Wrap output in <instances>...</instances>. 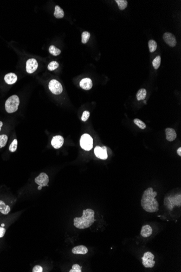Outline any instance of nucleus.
Here are the masks:
<instances>
[{"mask_svg":"<svg viewBox=\"0 0 181 272\" xmlns=\"http://www.w3.org/2000/svg\"><path fill=\"white\" fill-rule=\"evenodd\" d=\"M157 195V192L154 191L152 188H149L145 190L141 200V205L143 209L150 213L158 211L159 210V204L155 199Z\"/></svg>","mask_w":181,"mask_h":272,"instance_id":"nucleus-1","label":"nucleus"},{"mask_svg":"<svg viewBox=\"0 0 181 272\" xmlns=\"http://www.w3.org/2000/svg\"><path fill=\"white\" fill-rule=\"evenodd\" d=\"M95 212L92 209L84 210L81 217L74 218V225L79 229H84L90 227L95 221Z\"/></svg>","mask_w":181,"mask_h":272,"instance_id":"nucleus-2","label":"nucleus"},{"mask_svg":"<svg viewBox=\"0 0 181 272\" xmlns=\"http://www.w3.org/2000/svg\"><path fill=\"white\" fill-rule=\"evenodd\" d=\"M20 100L17 95H13L9 97L5 103V108L8 113H13L18 109Z\"/></svg>","mask_w":181,"mask_h":272,"instance_id":"nucleus-3","label":"nucleus"},{"mask_svg":"<svg viewBox=\"0 0 181 272\" xmlns=\"http://www.w3.org/2000/svg\"><path fill=\"white\" fill-rule=\"evenodd\" d=\"M164 205L166 206L168 209L171 210L174 206H181V194H176L174 196H170L164 199Z\"/></svg>","mask_w":181,"mask_h":272,"instance_id":"nucleus-4","label":"nucleus"},{"mask_svg":"<svg viewBox=\"0 0 181 272\" xmlns=\"http://www.w3.org/2000/svg\"><path fill=\"white\" fill-rule=\"evenodd\" d=\"M80 145L83 149L89 151L93 148V139L88 134H83L80 138Z\"/></svg>","mask_w":181,"mask_h":272,"instance_id":"nucleus-5","label":"nucleus"},{"mask_svg":"<svg viewBox=\"0 0 181 272\" xmlns=\"http://www.w3.org/2000/svg\"><path fill=\"white\" fill-rule=\"evenodd\" d=\"M155 256L151 252L147 251L142 257V263L145 268H152L155 265Z\"/></svg>","mask_w":181,"mask_h":272,"instance_id":"nucleus-6","label":"nucleus"},{"mask_svg":"<svg viewBox=\"0 0 181 272\" xmlns=\"http://www.w3.org/2000/svg\"><path fill=\"white\" fill-rule=\"evenodd\" d=\"M49 87L50 91L54 95H60L63 91L62 85L56 79H52L49 82Z\"/></svg>","mask_w":181,"mask_h":272,"instance_id":"nucleus-7","label":"nucleus"},{"mask_svg":"<svg viewBox=\"0 0 181 272\" xmlns=\"http://www.w3.org/2000/svg\"><path fill=\"white\" fill-rule=\"evenodd\" d=\"M94 153L98 158H99L102 160H106L108 157L107 148L105 146H103L101 147L97 146L94 148Z\"/></svg>","mask_w":181,"mask_h":272,"instance_id":"nucleus-8","label":"nucleus"},{"mask_svg":"<svg viewBox=\"0 0 181 272\" xmlns=\"http://www.w3.org/2000/svg\"><path fill=\"white\" fill-rule=\"evenodd\" d=\"M35 182L41 187H45L48 185L49 177L45 173H41L35 179Z\"/></svg>","mask_w":181,"mask_h":272,"instance_id":"nucleus-9","label":"nucleus"},{"mask_svg":"<svg viewBox=\"0 0 181 272\" xmlns=\"http://www.w3.org/2000/svg\"><path fill=\"white\" fill-rule=\"evenodd\" d=\"M38 63L36 59L31 58L26 62V71L28 73H33L38 69Z\"/></svg>","mask_w":181,"mask_h":272,"instance_id":"nucleus-10","label":"nucleus"},{"mask_svg":"<svg viewBox=\"0 0 181 272\" xmlns=\"http://www.w3.org/2000/svg\"><path fill=\"white\" fill-rule=\"evenodd\" d=\"M163 40L168 45L171 47H175L177 44V41L175 35L169 32H166L163 34Z\"/></svg>","mask_w":181,"mask_h":272,"instance_id":"nucleus-11","label":"nucleus"},{"mask_svg":"<svg viewBox=\"0 0 181 272\" xmlns=\"http://www.w3.org/2000/svg\"><path fill=\"white\" fill-rule=\"evenodd\" d=\"M64 142V139L63 136L60 135H57L52 138L51 141V144L52 146L55 149H59L61 148L63 145Z\"/></svg>","mask_w":181,"mask_h":272,"instance_id":"nucleus-12","label":"nucleus"},{"mask_svg":"<svg viewBox=\"0 0 181 272\" xmlns=\"http://www.w3.org/2000/svg\"><path fill=\"white\" fill-rule=\"evenodd\" d=\"M93 84L92 81L89 78H85L82 79L80 82V86L84 90H89L91 88H92Z\"/></svg>","mask_w":181,"mask_h":272,"instance_id":"nucleus-13","label":"nucleus"},{"mask_svg":"<svg viewBox=\"0 0 181 272\" xmlns=\"http://www.w3.org/2000/svg\"><path fill=\"white\" fill-rule=\"evenodd\" d=\"M165 132L166 135V139L168 141L171 142L176 139L177 134L174 129L171 128H168L166 129Z\"/></svg>","mask_w":181,"mask_h":272,"instance_id":"nucleus-14","label":"nucleus"},{"mask_svg":"<svg viewBox=\"0 0 181 272\" xmlns=\"http://www.w3.org/2000/svg\"><path fill=\"white\" fill-rule=\"evenodd\" d=\"M18 80V77L14 73H9L4 76V81L8 84H13Z\"/></svg>","mask_w":181,"mask_h":272,"instance_id":"nucleus-15","label":"nucleus"},{"mask_svg":"<svg viewBox=\"0 0 181 272\" xmlns=\"http://www.w3.org/2000/svg\"><path fill=\"white\" fill-rule=\"evenodd\" d=\"M72 251L74 254H86L88 253V249L85 245H80L73 248Z\"/></svg>","mask_w":181,"mask_h":272,"instance_id":"nucleus-16","label":"nucleus"},{"mask_svg":"<svg viewBox=\"0 0 181 272\" xmlns=\"http://www.w3.org/2000/svg\"><path fill=\"white\" fill-rule=\"evenodd\" d=\"M152 234V229L149 225H145L143 226L141 231V235L143 237H148L151 236Z\"/></svg>","mask_w":181,"mask_h":272,"instance_id":"nucleus-17","label":"nucleus"},{"mask_svg":"<svg viewBox=\"0 0 181 272\" xmlns=\"http://www.w3.org/2000/svg\"><path fill=\"white\" fill-rule=\"evenodd\" d=\"M10 211V208L9 205H7L5 203L0 200V212L3 215H7Z\"/></svg>","mask_w":181,"mask_h":272,"instance_id":"nucleus-18","label":"nucleus"},{"mask_svg":"<svg viewBox=\"0 0 181 272\" xmlns=\"http://www.w3.org/2000/svg\"><path fill=\"white\" fill-rule=\"evenodd\" d=\"M54 15L56 18H63L64 16V12L62 8H61L59 6H56L55 7L54 13Z\"/></svg>","mask_w":181,"mask_h":272,"instance_id":"nucleus-19","label":"nucleus"},{"mask_svg":"<svg viewBox=\"0 0 181 272\" xmlns=\"http://www.w3.org/2000/svg\"><path fill=\"white\" fill-rule=\"evenodd\" d=\"M146 90L145 89H141L139 90L138 91L137 93V99L138 101H141V100H145V97L146 96Z\"/></svg>","mask_w":181,"mask_h":272,"instance_id":"nucleus-20","label":"nucleus"},{"mask_svg":"<svg viewBox=\"0 0 181 272\" xmlns=\"http://www.w3.org/2000/svg\"><path fill=\"white\" fill-rule=\"evenodd\" d=\"M116 3L118 4L119 8L121 10L125 9L127 6V0H116Z\"/></svg>","mask_w":181,"mask_h":272,"instance_id":"nucleus-21","label":"nucleus"},{"mask_svg":"<svg viewBox=\"0 0 181 272\" xmlns=\"http://www.w3.org/2000/svg\"><path fill=\"white\" fill-rule=\"evenodd\" d=\"M49 52L51 55L54 56H57L61 53L60 50L57 49L54 45H51L49 47Z\"/></svg>","mask_w":181,"mask_h":272,"instance_id":"nucleus-22","label":"nucleus"},{"mask_svg":"<svg viewBox=\"0 0 181 272\" xmlns=\"http://www.w3.org/2000/svg\"><path fill=\"white\" fill-rule=\"evenodd\" d=\"M148 45H149V50H150V52L151 53H152V52H154L156 50V49L157 48V44L156 42L154 40H149V43H148Z\"/></svg>","mask_w":181,"mask_h":272,"instance_id":"nucleus-23","label":"nucleus"},{"mask_svg":"<svg viewBox=\"0 0 181 272\" xmlns=\"http://www.w3.org/2000/svg\"><path fill=\"white\" fill-rule=\"evenodd\" d=\"M90 36V34L87 31L82 32V44H86L88 41Z\"/></svg>","mask_w":181,"mask_h":272,"instance_id":"nucleus-24","label":"nucleus"},{"mask_svg":"<svg viewBox=\"0 0 181 272\" xmlns=\"http://www.w3.org/2000/svg\"><path fill=\"white\" fill-rule=\"evenodd\" d=\"M160 62H161V58L160 55H157L156 57L152 61V65L154 67L155 69L157 70L159 67H160Z\"/></svg>","mask_w":181,"mask_h":272,"instance_id":"nucleus-25","label":"nucleus"},{"mask_svg":"<svg viewBox=\"0 0 181 272\" xmlns=\"http://www.w3.org/2000/svg\"><path fill=\"white\" fill-rule=\"evenodd\" d=\"M8 141V136L6 135H0V148H2L6 145Z\"/></svg>","mask_w":181,"mask_h":272,"instance_id":"nucleus-26","label":"nucleus"},{"mask_svg":"<svg viewBox=\"0 0 181 272\" xmlns=\"http://www.w3.org/2000/svg\"><path fill=\"white\" fill-rule=\"evenodd\" d=\"M59 63H57V61H52L49 64V65L47 67V68H48L49 70L51 71H52L56 70L57 67H59Z\"/></svg>","mask_w":181,"mask_h":272,"instance_id":"nucleus-27","label":"nucleus"},{"mask_svg":"<svg viewBox=\"0 0 181 272\" xmlns=\"http://www.w3.org/2000/svg\"><path fill=\"white\" fill-rule=\"evenodd\" d=\"M133 122L138 127H139V128H141L142 129H144L146 128V124H145V123L138 118H135Z\"/></svg>","mask_w":181,"mask_h":272,"instance_id":"nucleus-28","label":"nucleus"},{"mask_svg":"<svg viewBox=\"0 0 181 272\" xmlns=\"http://www.w3.org/2000/svg\"><path fill=\"white\" fill-rule=\"evenodd\" d=\"M18 147V140L16 139H14L10 145L9 146V150L11 152H14L16 151Z\"/></svg>","mask_w":181,"mask_h":272,"instance_id":"nucleus-29","label":"nucleus"},{"mask_svg":"<svg viewBox=\"0 0 181 272\" xmlns=\"http://www.w3.org/2000/svg\"><path fill=\"white\" fill-rule=\"evenodd\" d=\"M70 272H82V267L78 264H74L72 266V268L70 270Z\"/></svg>","mask_w":181,"mask_h":272,"instance_id":"nucleus-30","label":"nucleus"},{"mask_svg":"<svg viewBox=\"0 0 181 272\" xmlns=\"http://www.w3.org/2000/svg\"><path fill=\"white\" fill-rule=\"evenodd\" d=\"M90 112H88V111H84V112L82 113V120L84 122H85V121H87L89 117H90Z\"/></svg>","mask_w":181,"mask_h":272,"instance_id":"nucleus-31","label":"nucleus"},{"mask_svg":"<svg viewBox=\"0 0 181 272\" xmlns=\"http://www.w3.org/2000/svg\"><path fill=\"white\" fill-rule=\"evenodd\" d=\"M33 272H43V268L41 266L39 265H36V266L34 267L33 270Z\"/></svg>","mask_w":181,"mask_h":272,"instance_id":"nucleus-32","label":"nucleus"},{"mask_svg":"<svg viewBox=\"0 0 181 272\" xmlns=\"http://www.w3.org/2000/svg\"><path fill=\"white\" fill-rule=\"evenodd\" d=\"M5 233H6L5 228L2 227H0V238L3 237Z\"/></svg>","mask_w":181,"mask_h":272,"instance_id":"nucleus-33","label":"nucleus"},{"mask_svg":"<svg viewBox=\"0 0 181 272\" xmlns=\"http://www.w3.org/2000/svg\"><path fill=\"white\" fill-rule=\"evenodd\" d=\"M177 154H178V155H179V156H180V157H181V147H180V148H178V149H177Z\"/></svg>","mask_w":181,"mask_h":272,"instance_id":"nucleus-34","label":"nucleus"},{"mask_svg":"<svg viewBox=\"0 0 181 272\" xmlns=\"http://www.w3.org/2000/svg\"><path fill=\"white\" fill-rule=\"evenodd\" d=\"M2 126H3V123H2V122L0 121V131L1 130V128L2 127Z\"/></svg>","mask_w":181,"mask_h":272,"instance_id":"nucleus-35","label":"nucleus"},{"mask_svg":"<svg viewBox=\"0 0 181 272\" xmlns=\"http://www.w3.org/2000/svg\"><path fill=\"white\" fill-rule=\"evenodd\" d=\"M41 188H42V187H41V186H39L38 187V190H41Z\"/></svg>","mask_w":181,"mask_h":272,"instance_id":"nucleus-36","label":"nucleus"},{"mask_svg":"<svg viewBox=\"0 0 181 272\" xmlns=\"http://www.w3.org/2000/svg\"><path fill=\"white\" fill-rule=\"evenodd\" d=\"M4 224H2V227H3V226H4Z\"/></svg>","mask_w":181,"mask_h":272,"instance_id":"nucleus-37","label":"nucleus"},{"mask_svg":"<svg viewBox=\"0 0 181 272\" xmlns=\"http://www.w3.org/2000/svg\"><path fill=\"white\" fill-rule=\"evenodd\" d=\"M144 103H145V104H146V101H144Z\"/></svg>","mask_w":181,"mask_h":272,"instance_id":"nucleus-38","label":"nucleus"}]
</instances>
